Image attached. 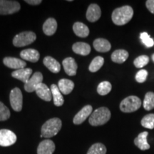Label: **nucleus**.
Returning a JSON list of instances; mask_svg holds the SVG:
<instances>
[{
    "instance_id": "15",
    "label": "nucleus",
    "mask_w": 154,
    "mask_h": 154,
    "mask_svg": "<svg viewBox=\"0 0 154 154\" xmlns=\"http://www.w3.org/2000/svg\"><path fill=\"white\" fill-rule=\"evenodd\" d=\"M32 69L29 68H24L18 69L11 73V76L22 81L24 84H26L30 79L31 75L32 74Z\"/></svg>"
},
{
    "instance_id": "28",
    "label": "nucleus",
    "mask_w": 154,
    "mask_h": 154,
    "mask_svg": "<svg viewBox=\"0 0 154 154\" xmlns=\"http://www.w3.org/2000/svg\"><path fill=\"white\" fill-rule=\"evenodd\" d=\"M143 108L146 111H151L154 109V93L148 92L146 94L143 103Z\"/></svg>"
},
{
    "instance_id": "35",
    "label": "nucleus",
    "mask_w": 154,
    "mask_h": 154,
    "mask_svg": "<svg viewBox=\"0 0 154 154\" xmlns=\"http://www.w3.org/2000/svg\"><path fill=\"white\" fill-rule=\"evenodd\" d=\"M148 72L145 69H141L138 71L136 75V80L138 83H143L146 82L148 77Z\"/></svg>"
},
{
    "instance_id": "18",
    "label": "nucleus",
    "mask_w": 154,
    "mask_h": 154,
    "mask_svg": "<svg viewBox=\"0 0 154 154\" xmlns=\"http://www.w3.org/2000/svg\"><path fill=\"white\" fill-rule=\"evenodd\" d=\"M148 135L149 133L147 131H143L138 134V136L134 140L135 145L142 151H146L150 149V145L147 141Z\"/></svg>"
},
{
    "instance_id": "31",
    "label": "nucleus",
    "mask_w": 154,
    "mask_h": 154,
    "mask_svg": "<svg viewBox=\"0 0 154 154\" xmlns=\"http://www.w3.org/2000/svg\"><path fill=\"white\" fill-rule=\"evenodd\" d=\"M112 86L109 82H102L100 83L97 87V92L99 95L105 96L111 91Z\"/></svg>"
},
{
    "instance_id": "20",
    "label": "nucleus",
    "mask_w": 154,
    "mask_h": 154,
    "mask_svg": "<svg viewBox=\"0 0 154 154\" xmlns=\"http://www.w3.org/2000/svg\"><path fill=\"white\" fill-rule=\"evenodd\" d=\"M43 63L47 68L49 69L50 72L54 74L59 73L61 70V65L59 63V61H57L55 59H54L53 57H46L44 59Z\"/></svg>"
},
{
    "instance_id": "8",
    "label": "nucleus",
    "mask_w": 154,
    "mask_h": 154,
    "mask_svg": "<svg viewBox=\"0 0 154 154\" xmlns=\"http://www.w3.org/2000/svg\"><path fill=\"white\" fill-rule=\"evenodd\" d=\"M17 141V136L14 132L8 129L0 130V146L7 147L14 144Z\"/></svg>"
},
{
    "instance_id": "3",
    "label": "nucleus",
    "mask_w": 154,
    "mask_h": 154,
    "mask_svg": "<svg viewBox=\"0 0 154 154\" xmlns=\"http://www.w3.org/2000/svg\"><path fill=\"white\" fill-rule=\"evenodd\" d=\"M62 126L61 121L59 118L49 119L43 124L42 127L41 138H51L57 135Z\"/></svg>"
},
{
    "instance_id": "22",
    "label": "nucleus",
    "mask_w": 154,
    "mask_h": 154,
    "mask_svg": "<svg viewBox=\"0 0 154 154\" xmlns=\"http://www.w3.org/2000/svg\"><path fill=\"white\" fill-rule=\"evenodd\" d=\"M74 53L82 56H87L91 52V47L85 42H76L72 47Z\"/></svg>"
},
{
    "instance_id": "6",
    "label": "nucleus",
    "mask_w": 154,
    "mask_h": 154,
    "mask_svg": "<svg viewBox=\"0 0 154 154\" xmlns=\"http://www.w3.org/2000/svg\"><path fill=\"white\" fill-rule=\"evenodd\" d=\"M21 6L17 1L11 0H0V14L7 15L12 14L19 11Z\"/></svg>"
},
{
    "instance_id": "5",
    "label": "nucleus",
    "mask_w": 154,
    "mask_h": 154,
    "mask_svg": "<svg viewBox=\"0 0 154 154\" xmlns=\"http://www.w3.org/2000/svg\"><path fill=\"white\" fill-rule=\"evenodd\" d=\"M36 35L32 32H24L18 34L13 38V44L17 47H23L29 45L35 41Z\"/></svg>"
},
{
    "instance_id": "32",
    "label": "nucleus",
    "mask_w": 154,
    "mask_h": 154,
    "mask_svg": "<svg viewBox=\"0 0 154 154\" xmlns=\"http://www.w3.org/2000/svg\"><path fill=\"white\" fill-rule=\"evenodd\" d=\"M149 62V57L147 55L139 56L134 61V66L136 68H143Z\"/></svg>"
},
{
    "instance_id": "10",
    "label": "nucleus",
    "mask_w": 154,
    "mask_h": 154,
    "mask_svg": "<svg viewBox=\"0 0 154 154\" xmlns=\"http://www.w3.org/2000/svg\"><path fill=\"white\" fill-rule=\"evenodd\" d=\"M92 111H93V108H92L91 106H85L82 108V109L75 115L74 120H73L74 124L76 125L82 124L88 116H91Z\"/></svg>"
},
{
    "instance_id": "7",
    "label": "nucleus",
    "mask_w": 154,
    "mask_h": 154,
    "mask_svg": "<svg viewBox=\"0 0 154 154\" xmlns=\"http://www.w3.org/2000/svg\"><path fill=\"white\" fill-rule=\"evenodd\" d=\"M9 101L13 110L15 111H21L23 105V96L21 90L19 88H14L11 90L9 95Z\"/></svg>"
},
{
    "instance_id": "30",
    "label": "nucleus",
    "mask_w": 154,
    "mask_h": 154,
    "mask_svg": "<svg viewBox=\"0 0 154 154\" xmlns=\"http://www.w3.org/2000/svg\"><path fill=\"white\" fill-rule=\"evenodd\" d=\"M141 126L149 129L154 128V113L146 115L141 120Z\"/></svg>"
},
{
    "instance_id": "23",
    "label": "nucleus",
    "mask_w": 154,
    "mask_h": 154,
    "mask_svg": "<svg viewBox=\"0 0 154 154\" xmlns=\"http://www.w3.org/2000/svg\"><path fill=\"white\" fill-rule=\"evenodd\" d=\"M57 29V22L54 18H49L43 25V32L47 36H52Z\"/></svg>"
},
{
    "instance_id": "25",
    "label": "nucleus",
    "mask_w": 154,
    "mask_h": 154,
    "mask_svg": "<svg viewBox=\"0 0 154 154\" xmlns=\"http://www.w3.org/2000/svg\"><path fill=\"white\" fill-rule=\"evenodd\" d=\"M128 52L124 49H118L113 51L111 54V60L117 63L125 62L128 58Z\"/></svg>"
},
{
    "instance_id": "4",
    "label": "nucleus",
    "mask_w": 154,
    "mask_h": 154,
    "mask_svg": "<svg viewBox=\"0 0 154 154\" xmlns=\"http://www.w3.org/2000/svg\"><path fill=\"white\" fill-rule=\"evenodd\" d=\"M141 104V100L138 96H130L121 102L120 109L124 113H132L140 109Z\"/></svg>"
},
{
    "instance_id": "13",
    "label": "nucleus",
    "mask_w": 154,
    "mask_h": 154,
    "mask_svg": "<svg viewBox=\"0 0 154 154\" xmlns=\"http://www.w3.org/2000/svg\"><path fill=\"white\" fill-rule=\"evenodd\" d=\"M55 149V144L52 140H44L38 146L37 154H53Z\"/></svg>"
},
{
    "instance_id": "26",
    "label": "nucleus",
    "mask_w": 154,
    "mask_h": 154,
    "mask_svg": "<svg viewBox=\"0 0 154 154\" xmlns=\"http://www.w3.org/2000/svg\"><path fill=\"white\" fill-rule=\"evenodd\" d=\"M50 88H51V94H52V98L54 105L57 106H62L63 104V102H64V100H63L62 94H61V92L59 90L58 86L56 85V84H52Z\"/></svg>"
},
{
    "instance_id": "17",
    "label": "nucleus",
    "mask_w": 154,
    "mask_h": 154,
    "mask_svg": "<svg viewBox=\"0 0 154 154\" xmlns=\"http://www.w3.org/2000/svg\"><path fill=\"white\" fill-rule=\"evenodd\" d=\"M21 57L24 60L30 61V62H37L40 58L39 52L37 50L34 49H28L23 50L20 53Z\"/></svg>"
},
{
    "instance_id": "36",
    "label": "nucleus",
    "mask_w": 154,
    "mask_h": 154,
    "mask_svg": "<svg viewBox=\"0 0 154 154\" xmlns=\"http://www.w3.org/2000/svg\"><path fill=\"white\" fill-rule=\"evenodd\" d=\"M146 6L150 12L154 14V0H147L146 2Z\"/></svg>"
},
{
    "instance_id": "11",
    "label": "nucleus",
    "mask_w": 154,
    "mask_h": 154,
    "mask_svg": "<svg viewBox=\"0 0 154 154\" xmlns=\"http://www.w3.org/2000/svg\"><path fill=\"white\" fill-rule=\"evenodd\" d=\"M101 16V10L99 6L96 4H91L88 7L86 11V19L90 22H95Z\"/></svg>"
},
{
    "instance_id": "29",
    "label": "nucleus",
    "mask_w": 154,
    "mask_h": 154,
    "mask_svg": "<svg viewBox=\"0 0 154 154\" xmlns=\"http://www.w3.org/2000/svg\"><path fill=\"white\" fill-rule=\"evenodd\" d=\"M106 148L103 144L97 143L94 144L90 147L87 152V154H106Z\"/></svg>"
},
{
    "instance_id": "27",
    "label": "nucleus",
    "mask_w": 154,
    "mask_h": 154,
    "mask_svg": "<svg viewBox=\"0 0 154 154\" xmlns=\"http://www.w3.org/2000/svg\"><path fill=\"white\" fill-rule=\"evenodd\" d=\"M104 63V59L102 57H96L92 60V61L90 63L89 66H88V69L91 72H96L101 68L102 66Z\"/></svg>"
},
{
    "instance_id": "21",
    "label": "nucleus",
    "mask_w": 154,
    "mask_h": 154,
    "mask_svg": "<svg viewBox=\"0 0 154 154\" xmlns=\"http://www.w3.org/2000/svg\"><path fill=\"white\" fill-rule=\"evenodd\" d=\"M58 87H59L61 94H65V95H68L74 89V83L69 79H62L59 81Z\"/></svg>"
},
{
    "instance_id": "33",
    "label": "nucleus",
    "mask_w": 154,
    "mask_h": 154,
    "mask_svg": "<svg viewBox=\"0 0 154 154\" xmlns=\"http://www.w3.org/2000/svg\"><path fill=\"white\" fill-rule=\"evenodd\" d=\"M10 117V111L9 109L0 101V121H7Z\"/></svg>"
},
{
    "instance_id": "2",
    "label": "nucleus",
    "mask_w": 154,
    "mask_h": 154,
    "mask_svg": "<svg viewBox=\"0 0 154 154\" xmlns=\"http://www.w3.org/2000/svg\"><path fill=\"white\" fill-rule=\"evenodd\" d=\"M111 111L106 107H100L90 116L88 122L93 126H102L106 124L111 118Z\"/></svg>"
},
{
    "instance_id": "19",
    "label": "nucleus",
    "mask_w": 154,
    "mask_h": 154,
    "mask_svg": "<svg viewBox=\"0 0 154 154\" xmlns=\"http://www.w3.org/2000/svg\"><path fill=\"white\" fill-rule=\"evenodd\" d=\"M93 46L94 49L99 52H107L111 49L110 42L103 38H99L94 40Z\"/></svg>"
},
{
    "instance_id": "38",
    "label": "nucleus",
    "mask_w": 154,
    "mask_h": 154,
    "mask_svg": "<svg viewBox=\"0 0 154 154\" xmlns=\"http://www.w3.org/2000/svg\"><path fill=\"white\" fill-rule=\"evenodd\" d=\"M152 60H153V62H154V54L153 55H152Z\"/></svg>"
},
{
    "instance_id": "34",
    "label": "nucleus",
    "mask_w": 154,
    "mask_h": 154,
    "mask_svg": "<svg viewBox=\"0 0 154 154\" xmlns=\"http://www.w3.org/2000/svg\"><path fill=\"white\" fill-rule=\"evenodd\" d=\"M140 38L146 47H152L154 45L153 39L146 32H143V33L140 34Z\"/></svg>"
},
{
    "instance_id": "12",
    "label": "nucleus",
    "mask_w": 154,
    "mask_h": 154,
    "mask_svg": "<svg viewBox=\"0 0 154 154\" xmlns=\"http://www.w3.org/2000/svg\"><path fill=\"white\" fill-rule=\"evenodd\" d=\"M62 65L67 75L72 76L76 74L78 66H77V63L74 58L68 57L63 59L62 61Z\"/></svg>"
},
{
    "instance_id": "1",
    "label": "nucleus",
    "mask_w": 154,
    "mask_h": 154,
    "mask_svg": "<svg viewBox=\"0 0 154 154\" xmlns=\"http://www.w3.org/2000/svg\"><path fill=\"white\" fill-rule=\"evenodd\" d=\"M134 16V9L130 6H124L113 10L111 19L113 22L118 26L123 25L129 22Z\"/></svg>"
},
{
    "instance_id": "37",
    "label": "nucleus",
    "mask_w": 154,
    "mask_h": 154,
    "mask_svg": "<svg viewBox=\"0 0 154 154\" xmlns=\"http://www.w3.org/2000/svg\"><path fill=\"white\" fill-rule=\"evenodd\" d=\"M25 2L30 5H38L42 2V0H25Z\"/></svg>"
},
{
    "instance_id": "16",
    "label": "nucleus",
    "mask_w": 154,
    "mask_h": 154,
    "mask_svg": "<svg viewBox=\"0 0 154 154\" xmlns=\"http://www.w3.org/2000/svg\"><path fill=\"white\" fill-rule=\"evenodd\" d=\"M36 94L40 99L45 101H50L52 99V94L51 88H49L45 84L42 83L38 86L36 90Z\"/></svg>"
},
{
    "instance_id": "9",
    "label": "nucleus",
    "mask_w": 154,
    "mask_h": 154,
    "mask_svg": "<svg viewBox=\"0 0 154 154\" xmlns=\"http://www.w3.org/2000/svg\"><path fill=\"white\" fill-rule=\"evenodd\" d=\"M43 82V75L40 72H35L30 77L26 84H24V89L27 92L36 91V88Z\"/></svg>"
},
{
    "instance_id": "24",
    "label": "nucleus",
    "mask_w": 154,
    "mask_h": 154,
    "mask_svg": "<svg viewBox=\"0 0 154 154\" xmlns=\"http://www.w3.org/2000/svg\"><path fill=\"white\" fill-rule=\"evenodd\" d=\"M73 30L76 36L82 38L87 37L89 34V29L82 22H76L73 26Z\"/></svg>"
},
{
    "instance_id": "14",
    "label": "nucleus",
    "mask_w": 154,
    "mask_h": 154,
    "mask_svg": "<svg viewBox=\"0 0 154 154\" xmlns=\"http://www.w3.org/2000/svg\"><path fill=\"white\" fill-rule=\"evenodd\" d=\"M3 63L6 66L10 69H16V70L24 69L26 65L24 61L14 57H5L3 59Z\"/></svg>"
}]
</instances>
